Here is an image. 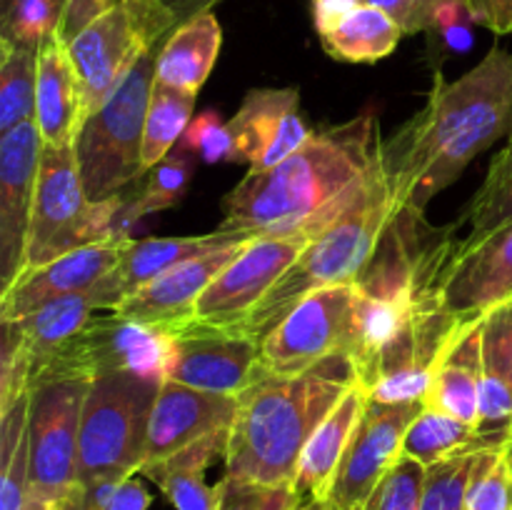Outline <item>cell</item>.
I'll use <instances>...</instances> for the list:
<instances>
[{
	"label": "cell",
	"mask_w": 512,
	"mask_h": 510,
	"mask_svg": "<svg viewBox=\"0 0 512 510\" xmlns=\"http://www.w3.org/2000/svg\"><path fill=\"white\" fill-rule=\"evenodd\" d=\"M512 135V53L495 45L448 83L435 75L428 103L380 145L395 213H425L480 153Z\"/></svg>",
	"instance_id": "1"
},
{
	"label": "cell",
	"mask_w": 512,
	"mask_h": 510,
	"mask_svg": "<svg viewBox=\"0 0 512 510\" xmlns=\"http://www.w3.org/2000/svg\"><path fill=\"white\" fill-rule=\"evenodd\" d=\"M378 123L360 113L333 128L310 133L303 148L270 170H248L225 195L220 228L263 235L318 238L355 200L380 170Z\"/></svg>",
	"instance_id": "2"
},
{
	"label": "cell",
	"mask_w": 512,
	"mask_h": 510,
	"mask_svg": "<svg viewBox=\"0 0 512 510\" xmlns=\"http://www.w3.org/2000/svg\"><path fill=\"white\" fill-rule=\"evenodd\" d=\"M353 383L358 378L345 355L298 378H280L260 368L238 395L225 475L268 488L293 485L305 445Z\"/></svg>",
	"instance_id": "3"
},
{
	"label": "cell",
	"mask_w": 512,
	"mask_h": 510,
	"mask_svg": "<svg viewBox=\"0 0 512 510\" xmlns=\"http://www.w3.org/2000/svg\"><path fill=\"white\" fill-rule=\"evenodd\" d=\"M393 213L395 205L380 165L363 195L318 238L310 240L308 248L260 300L240 330L263 340L310 293L330 285L355 283L373 258Z\"/></svg>",
	"instance_id": "4"
},
{
	"label": "cell",
	"mask_w": 512,
	"mask_h": 510,
	"mask_svg": "<svg viewBox=\"0 0 512 510\" xmlns=\"http://www.w3.org/2000/svg\"><path fill=\"white\" fill-rule=\"evenodd\" d=\"M123 203L125 200L120 195L103 203L88 200L75 158V145L43 143L20 275L85 245L105 243V240H118V243L133 240L120 225Z\"/></svg>",
	"instance_id": "5"
},
{
	"label": "cell",
	"mask_w": 512,
	"mask_h": 510,
	"mask_svg": "<svg viewBox=\"0 0 512 510\" xmlns=\"http://www.w3.org/2000/svg\"><path fill=\"white\" fill-rule=\"evenodd\" d=\"M155 53L158 50L145 53L103 108L85 118L75 133L80 178L93 203L115 198L140 175H148L143 168V133L155 83Z\"/></svg>",
	"instance_id": "6"
},
{
	"label": "cell",
	"mask_w": 512,
	"mask_h": 510,
	"mask_svg": "<svg viewBox=\"0 0 512 510\" xmlns=\"http://www.w3.org/2000/svg\"><path fill=\"white\" fill-rule=\"evenodd\" d=\"M160 383L138 373H108L90 380L80 418L78 483L125 480L140 473Z\"/></svg>",
	"instance_id": "7"
},
{
	"label": "cell",
	"mask_w": 512,
	"mask_h": 510,
	"mask_svg": "<svg viewBox=\"0 0 512 510\" xmlns=\"http://www.w3.org/2000/svg\"><path fill=\"white\" fill-rule=\"evenodd\" d=\"M175 28L173 13L160 0H123L80 30L68 43V55L78 75L83 120L103 108L135 63Z\"/></svg>",
	"instance_id": "8"
},
{
	"label": "cell",
	"mask_w": 512,
	"mask_h": 510,
	"mask_svg": "<svg viewBox=\"0 0 512 510\" xmlns=\"http://www.w3.org/2000/svg\"><path fill=\"white\" fill-rule=\"evenodd\" d=\"M170 353L173 333L168 328L133 323L105 310V315H95L70 343L30 368V388L45 380H95L108 373H138L165 380Z\"/></svg>",
	"instance_id": "9"
},
{
	"label": "cell",
	"mask_w": 512,
	"mask_h": 510,
	"mask_svg": "<svg viewBox=\"0 0 512 510\" xmlns=\"http://www.w3.org/2000/svg\"><path fill=\"white\" fill-rule=\"evenodd\" d=\"M88 388V378L45 380L30 388V498L63 503L80 485V418Z\"/></svg>",
	"instance_id": "10"
},
{
	"label": "cell",
	"mask_w": 512,
	"mask_h": 510,
	"mask_svg": "<svg viewBox=\"0 0 512 510\" xmlns=\"http://www.w3.org/2000/svg\"><path fill=\"white\" fill-rule=\"evenodd\" d=\"M355 285L320 288L300 300L263 340L260 368L280 378H298L335 355L348 358Z\"/></svg>",
	"instance_id": "11"
},
{
	"label": "cell",
	"mask_w": 512,
	"mask_h": 510,
	"mask_svg": "<svg viewBox=\"0 0 512 510\" xmlns=\"http://www.w3.org/2000/svg\"><path fill=\"white\" fill-rule=\"evenodd\" d=\"M463 318L445 303L443 280L418 290L380 358V375L370 388V398L380 403H413L425 400L435 360Z\"/></svg>",
	"instance_id": "12"
},
{
	"label": "cell",
	"mask_w": 512,
	"mask_h": 510,
	"mask_svg": "<svg viewBox=\"0 0 512 510\" xmlns=\"http://www.w3.org/2000/svg\"><path fill=\"white\" fill-rule=\"evenodd\" d=\"M310 240V235H263L248 240L203 290L190 323L243 328L250 313L300 258Z\"/></svg>",
	"instance_id": "13"
},
{
	"label": "cell",
	"mask_w": 512,
	"mask_h": 510,
	"mask_svg": "<svg viewBox=\"0 0 512 510\" xmlns=\"http://www.w3.org/2000/svg\"><path fill=\"white\" fill-rule=\"evenodd\" d=\"M170 333L173 353L165 380L238 398L260 373V338L248 330L188 323Z\"/></svg>",
	"instance_id": "14"
},
{
	"label": "cell",
	"mask_w": 512,
	"mask_h": 510,
	"mask_svg": "<svg viewBox=\"0 0 512 510\" xmlns=\"http://www.w3.org/2000/svg\"><path fill=\"white\" fill-rule=\"evenodd\" d=\"M425 400L413 403H380L368 400L365 413L350 438L348 450L338 465L328 498L340 510H360L375 485L403 455L405 433Z\"/></svg>",
	"instance_id": "15"
},
{
	"label": "cell",
	"mask_w": 512,
	"mask_h": 510,
	"mask_svg": "<svg viewBox=\"0 0 512 510\" xmlns=\"http://www.w3.org/2000/svg\"><path fill=\"white\" fill-rule=\"evenodd\" d=\"M40 155L43 135L35 120L0 135V290L23 268Z\"/></svg>",
	"instance_id": "16"
},
{
	"label": "cell",
	"mask_w": 512,
	"mask_h": 510,
	"mask_svg": "<svg viewBox=\"0 0 512 510\" xmlns=\"http://www.w3.org/2000/svg\"><path fill=\"white\" fill-rule=\"evenodd\" d=\"M238 158L250 170H270L288 160L313 130L300 115L298 88H258L245 95L238 113L228 120Z\"/></svg>",
	"instance_id": "17"
},
{
	"label": "cell",
	"mask_w": 512,
	"mask_h": 510,
	"mask_svg": "<svg viewBox=\"0 0 512 510\" xmlns=\"http://www.w3.org/2000/svg\"><path fill=\"white\" fill-rule=\"evenodd\" d=\"M238 413L235 395L205 393L175 380H163L148 425L145 463L168 458L218 430H228ZM143 463V465H145Z\"/></svg>",
	"instance_id": "18"
},
{
	"label": "cell",
	"mask_w": 512,
	"mask_h": 510,
	"mask_svg": "<svg viewBox=\"0 0 512 510\" xmlns=\"http://www.w3.org/2000/svg\"><path fill=\"white\" fill-rule=\"evenodd\" d=\"M123 248L125 243L118 240L85 245L18 275L15 283L3 290L0 320H20L53 300L95 288L120 263Z\"/></svg>",
	"instance_id": "19"
},
{
	"label": "cell",
	"mask_w": 512,
	"mask_h": 510,
	"mask_svg": "<svg viewBox=\"0 0 512 510\" xmlns=\"http://www.w3.org/2000/svg\"><path fill=\"white\" fill-rule=\"evenodd\" d=\"M240 245L215 250V253L200 255V258L185 260L175 268L165 270L163 275L150 280L133 295L123 298L113 310L118 318L133 320L143 325H160V328L175 330L193 320V308L203 290L215 280V275L235 258Z\"/></svg>",
	"instance_id": "20"
},
{
	"label": "cell",
	"mask_w": 512,
	"mask_h": 510,
	"mask_svg": "<svg viewBox=\"0 0 512 510\" xmlns=\"http://www.w3.org/2000/svg\"><path fill=\"white\" fill-rule=\"evenodd\" d=\"M443 295L458 318H478L512 298V220L455 253L443 275Z\"/></svg>",
	"instance_id": "21"
},
{
	"label": "cell",
	"mask_w": 512,
	"mask_h": 510,
	"mask_svg": "<svg viewBox=\"0 0 512 510\" xmlns=\"http://www.w3.org/2000/svg\"><path fill=\"white\" fill-rule=\"evenodd\" d=\"M248 233L218 228L208 235H188V238H145L125 243L120 263L95 285V293L103 300V310H115L118 303L150 280L163 275L165 270L185 263V260L200 258V255L215 253V250L230 248V245L248 243Z\"/></svg>",
	"instance_id": "22"
},
{
	"label": "cell",
	"mask_w": 512,
	"mask_h": 510,
	"mask_svg": "<svg viewBox=\"0 0 512 510\" xmlns=\"http://www.w3.org/2000/svg\"><path fill=\"white\" fill-rule=\"evenodd\" d=\"M483 385V315L463 318L435 360L425 405L478 428Z\"/></svg>",
	"instance_id": "23"
},
{
	"label": "cell",
	"mask_w": 512,
	"mask_h": 510,
	"mask_svg": "<svg viewBox=\"0 0 512 510\" xmlns=\"http://www.w3.org/2000/svg\"><path fill=\"white\" fill-rule=\"evenodd\" d=\"M478 433L485 448H503L512 433V298L483 313Z\"/></svg>",
	"instance_id": "24"
},
{
	"label": "cell",
	"mask_w": 512,
	"mask_h": 510,
	"mask_svg": "<svg viewBox=\"0 0 512 510\" xmlns=\"http://www.w3.org/2000/svg\"><path fill=\"white\" fill-rule=\"evenodd\" d=\"M35 125L45 145L73 143L83 125L78 75L68 55V43L53 33L38 48V78H35Z\"/></svg>",
	"instance_id": "25"
},
{
	"label": "cell",
	"mask_w": 512,
	"mask_h": 510,
	"mask_svg": "<svg viewBox=\"0 0 512 510\" xmlns=\"http://www.w3.org/2000/svg\"><path fill=\"white\" fill-rule=\"evenodd\" d=\"M368 400L370 390L363 383H353L348 393L340 398V403L330 410L328 418L315 428L313 438L305 445L293 483V490L300 500L328 498L340 460H343L350 438L363 418Z\"/></svg>",
	"instance_id": "26"
},
{
	"label": "cell",
	"mask_w": 512,
	"mask_h": 510,
	"mask_svg": "<svg viewBox=\"0 0 512 510\" xmlns=\"http://www.w3.org/2000/svg\"><path fill=\"white\" fill-rule=\"evenodd\" d=\"M228 430L195 440L188 448L168 455V458L153 460L140 468L153 483L160 485L165 498L175 505V510H218L220 505V483H205V470L220 455L228 453Z\"/></svg>",
	"instance_id": "27"
},
{
	"label": "cell",
	"mask_w": 512,
	"mask_h": 510,
	"mask_svg": "<svg viewBox=\"0 0 512 510\" xmlns=\"http://www.w3.org/2000/svg\"><path fill=\"white\" fill-rule=\"evenodd\" d=\"M223 48V28L213 10L180 23L155 53V80L198 93Z\"/></svg>",
	"instance_id": "28"
},
{
	"label": "cell",
	"mask_w": 512,
	"mask_h": 510,
	"mask_svg": "<svg viewBox=\"0 0 512 510\" xmlns=\"http://www.w3.org/2000/svg\"><path fill=\"white\" fill-rule=\"evenodd\" d=\"M95 310H103V300L95 293V288H90L83 293L53 300V303L28 313L25 318L10 320L18 328L20 340L28 350L30 368L38 360L48 358L50 353L63 348L65 343H70L95 318Z\"/></svg>",
	"instance_id": "29"
},
{
	"label": "cell",
	"mask_w": 512,
	"mask_h": 510,
	"mask_svg": "<svg viewBox=\"0 0 512 510\" xmlns=\"http://www.w3.org/2000/svg\"><path fill=\"white\" fill-rule=\"evenodd\" d=\"M405 30L385 10L360 0L330 33L320 35V45L340 63H378L398 48Z\"/></svg>",
	"instance_id": "30"
},
{
	"label": "cell",
	"mask_w": 512,
	"mask_h": 510,
	"mask_svg": "<svg viewBox=\"0 0 512 510\" xmlns=\"http://www.w3.org/2000/svg\"><path fill=\"white\" fill-rule=\"evenodd\" d=\"M478 450H490L485 448L478 428L428 405H423V410L413 418L403 443V455L418 460L425 468Z\"/></svg>",
	"instance_id": "31"
},
{
	"label": "cell",
	"mask_w": 512,
	"mask_h": 510,
	"mask_svg": "<svg viewBox=\"0 0 512 510\" xmlns=\"http://www.w3.org/2000/svg\"><path fill=\"white\" fill-rule=\"evenodd\" d=\"M195 95L190 90L173 88L155 80L150 90L148 115H145L143 133V168L150 170L168 158L170 148L185 135L193 123Z\"/></svg>",
	"instance_id": "32"
},
{
	"label": "cell",
	"mask_w": 512,
	"mask_h": 510,
	"mask_svg": "<svg viewBox=\"0 0 512 510\" xmlns=\"http://www.w3.org/2000/svg\"><path fill=\"white\" fill-rule=\"evenodd\" d=\"M30 495L28 395L0 415V510H23Z\"/></svg>",
	"instance_id": "33"
},
{
	"label": "cell",
	"mask_w": 512,
	"mask_h": 510,
	"mask_svg": "<svg viewBox=\"0 0 512 510\" xmlns=\"http://www.w3.org/2000/svg\"><path fill=\"white\" fill-rule=\"evenodd\" d=\"M38 50L0 40V135L35 118Z\"/></svg>",
	"instance_id": "34"
},
{
	"label": "cell",
	"mask_w": 512,
	"mask_h": 510,
	"mask_svg": "<svg viewBox=\"0 0 512 510\" xmlns=\"http://www.w3.org/2000/svg\"><path fill=\"white\" fill-rule=\"evenodd\" d=\"M68 0H0V40L38 50L58 33Z\"/></svg>",
	"instance_id": "35"
},
{
	"label": "cell",
	"mask_w": 512,
	"mask_h": 510,
	"mask_svg": "<svg viewBox=\"0 0 512 510\" xmlns=\"http://www.w3.org/2000/svg\"><path fill=\"white\" fill-rule=\"evenodd\" d=\"M478 453L458 455V458L430 465L428 475H425L420 510H465Z\"/></svg>",
	"instance_id": "36"
},
{
	"label": "cell",
	"mask_w": 512,
	"mask_h": 510,
	"mask_svg": "<svg viewBox=\"0 0 512 510\" xmlns=\"http://www.w3.org/2000/svg\"><path fill=\"white\" fill-rule=\"evenodd\" d=\"M465 510H512V470L505 463L503 448L478 453Z\"/></svg>",
	"instance_id": "37"
},
{
	"label": "cell",
	"mask_w": 512,
	"mask_h": 510,
	"mask_svg": "<svg viewBox=\"0 0 512 510\" xmlns=\"http://www.w3.org/2000/svg\"><path fill=\"white\" fill-rule=\"evenodd\" d=\"M190 178H193V163L185 155L175 153L160 160L155 168L148 170V180L135 198V210L140 218L178 205L188 193Z\"/></svg>",
	"instance_id": "38"
},
{
	"label": "cell",
	"mask_w": 512,
	"mask_h": 510,
	"mask_svg": "<svg viewBox=\"0 0 512 510\" xmlns=\"http://www.w3.org/2000/svg\"><path fill=\"white\" fill-rule=\"evenodd\" d=\"M428 468L418 460L400 455L398 463L383 475L360 510H420Z\"/></svg>",
	"instance_id": "39"
},
{
	"label": "cell",
	"mask_w": 512,
	"mask_h": 510,
	"mask_svg": "<svg viewBox=\"0 0 512 510\" xmlns=\"http://www.w3.org/2000/svg\"><path fill=\"white\" fill-rule=\"evenodd\" d=\"M3 323V348H0V415L8 413L18 400L30 393V355L20 340L18 328L10 320Z\"/></svg>",
	"instance_id": "40"
},
{
	"label": "cell",
	"mask_w": 512,
	"mask_h": 510,
	"mask_svg": "<svg viewBox=\"0 0 512 510\" xmlns=\"http://www.w3.org/2000/svg\"><path fill=\"white\" fill-rule=\"evenodd\" d=\"M470 230L465 235V240H460L458 248H473L475 243H480L483 238H488L493 230L503 228L505 223L512 220V178L505 180L503 185L493 190H478L473 205H470L468 213Z\"/></svg>",
	"instance_id": "41"
},
{
	"label": "cell",
	"mask_w": 512,
	"mask_h": 510,
	"mask_svg": "<svg viewBox=\"0 0 512 510\" xmlns=\"http://www.w3.org/2000/svg\"><path fill=\"white\" fill-rule=\"evenodd\" d=\"M298 500L293 485L268 488V485L245 483V480L225 475L220 480L218 510H290Z\"/></svg>",
	"instance_id": "42"
},
{
	"label": "cell",
	"mask_w": 512,
	"mask_h": 510,
	"mask_svg": "<svg viewBox=\"0 0 512 510\" xmlns=\"http://www.w3.org/2000/svg\"><path fill=\"white\" fill-rule=\"evenodd\" d=\"M183 145L198 150L205 163H238L240 160L228 123H220L218 113L213 110H205L190 123L183 135Z\"/></svg>",
	"instance_id": "43"
},
{
	"label": "cell",
	"mask_w": 512,
	"mask_h": 510,
	"mask_svg": "<svg viewBox=\"0 0 512 510\" xmlns=\"http://www.w3.org/2000/svg\"><path fill=\"white\" fill-rule=\"evenodd\" d=\"M363 3L385 10L405 30V35H415L433 33L435 18L448 0H363Z\"/></svg>",
	"instance_id": "44"
},
{
	"label": "cell",
	"mask_w": 512,
	"mask_h": 510,
	"mask_svg": "<svg viewBox=\"0 0 512 510\" xmlns=\"http://www.w3.org/2000/svg\"><path fill=\"white\" fill-rule=\"evenodd\" d=\"M118 3H123V0H68L63 20H60L58 28L60 38H63L65 43H70L80 30L88 28L95 18H100L105 10L115 8Z\"/></svg>",
	"instance_id": "45"
},
{
	"label": "cell",
	"mask_w": 512,
	"mask_h": 510,
	"mask_svg": "<svg viewBox=\"0 0 512 510\" xmlns=\"http://www.w3.org/2000/svg\"><path fill=\"white\" fill-rule=\"evenodd\" d=\"M360 0H310V15H313L315 33L325 35L355 10Z\"/></svg>",
	"instance_id": "46"
},
{
	"label": "cell",
	"mask_w": 512,
	"mask_h": 510,
	"mask_svg": "<svg viewBox=\"0 0 512 510\" xmlns=\"http://www.w3.org/2000/svg\"><path fill=\"white\" fill-rule=\"evenodd\" d=\"M150 503H153V495L148 493V488H145L140 480H135L133 475H130L128 480H123V483L115 488V493L110 495L105 510H148Z\"/></svg>",
	"instance_id": "47"
},
{
	"label": "cell",
	"mask_w": 512,
	"mask_h": 510,
	"mask_svg": "<svg viewBox=\"0 0 512 510\" xmlns=\"http://www.w3.org/2000/svg\"><path fill=\"white\" fill-rule=\"evenodd\" d=\"M483 25L498 35L512 33V0H483Z\"/></svg>",
	"instance_id": "48"
},
{
	"label": "cell",
	"mask_w": 512,
	"mask_h": 510,
	"mask_svg": "<svg viewBox=\"0 0 512 510\" xmlns=\"http://www.w3.org/2000/svg\"><path fill=\"white\" fill-rule=\"evenodd\" d=\"M510 178H512V135L505 140V148L500 150V153L493 158V163H490V170L488 175H485V183L480 190H493Z\"/></svg>",
	"instance_id": "49"
},
{
	"label": "cell",
	"mask_w": 512,
	"mask_h": 510,
	"mask_svg": "<svg viewBox=\"0 0 512 510\" xmlns=\"http://www.w3.org/2000/svg\"><path fill=\"white\" fill-rule=\"evenodd\" d=\"M160 3L173 13L175 23L180 25L185 23V20L195 18V15L208 13V10H213L215 5L223 3V0H160Z\"/></svg>",
	"instance_id": "50"
},
{
	"label": "cell",
	"mask_w": 512,
	"mask_h": 510,
	"mask_svg": "<svg viewBox=\"0 0 512 510\" xmlns=\"http://www.w3.org/2000/svg\"><path fill=\"white\" fill-rule=\"evenodd\" d=\"M290 510H340V508L330 498H308V500H298Z\"/></svg>",
	"instance_id": "51"
},
{
	"label": "cell",
	"mask_w": 512,
	"mask_h": 510,
	"mask_svg": "<svg viewBox=\"0 0 512 510\" xmlns=\"http://www.w3.org/2000/svg\"><path fill=\"white\" fill-rule=\"evenodd\" d=\"M23 510H60V508L55 503H48V500L30 498V495H28V503H25Z\"/></svg>",
	"instance_id": "52"
},
{
	"label": "cell",
	"mask_w": 512,
	"mask_h": 510,
	"mask_svg": "<svg viewBox=\"0 0 512 510\" xmlns=\"http://www.w3.org/2000/svg\"><path fill=\"white\" fill-rule=\"evenodd\" d=\"M470 8V13H473V20L475 23L483 25V0H465Z\"/></svg>",
	"instance_id": "53"
},
{
	"label": "cell",
	"mask_w": 512,
	"mask_h": 510,
	"mask_svg": "<svg viewBox=\"0 0 512 510\" xmlns=\"http://www.w3.org/2000/svg\"><path fill=\"white\" fill-rule=\"evenodd\" d=\"M503 458H505V463H508L510 470H512V433H510V438L505 440V445H503Z\"/></svg>",
	"instance_id": "54"
}]
</instances>
